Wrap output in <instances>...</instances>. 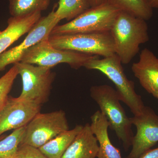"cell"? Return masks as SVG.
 <instances>
[{"label": "cell", "mask_w": 158, "mask_h": 158, "mask_svg": "<svg viewBox=\"0 0 158 158\" xmlns=\"http://www.w3.org/2000/svg\"><path fill=\"white\" fill-rule=\"evenodd\" d=\"M115 54L122 64H127L140 50L141 44L149 40L146 21L120 11L110 31Z\"/></svg>", "instance_id": "obj_1"}, {"label": "cell", "mask_w": 158, "mask_h": 158, "mask_svg": "<svg viewBox=\"0 0 158 158\" xmlns=\"http://www.w3.org/2000/svg\"><path fill=\"white\" fill-rule=\"evenodd\" d=\"M90 95L107 119L110 129L115 132L127 151L131 147L134 136L132 124L120 104L118 92L110 85H96L90 88Z\"/></svg>", "instance_id": "obj_2"}, {"label": "cell", "mask_w": 158, "mask_h": 158, "mask_svg": "<svg viewBox=\"0 0 158 158\" xmlns=\"http://www.w3.org/2000/svg\"><path fill=\"white\" fill-rule=\"evenodd\" d=\"M99 56L85 63L84 67L101 72L116 86L120 101L129 108L134 116L141 113L144 107L141 96L136 93L135 83L127 78L120 59L116 54L100 59Z\"/></svg>", "instance_id": "obj_3"}, {"label": "cell", "mask_w": 158, "mask_h": 158, "mask_svg": "<svg viewBox=\"0 0 158 158\" xmlns=\"http://www.w3.org/2000/svg\"><path fill=\"white\" fill-rule=\"evenodd\" d=\"M120 11L107 1L88 10L66 23L57 25L51 35L110 32Z\"/></svg>", "instance_id": "obj_4"}, {"label": "cell", "mask_w": 158, "mask_h": 158, "mask_svg": "<svg viewBox=\"0 0 158 158\" xmlns=\"http://www.w3.org/2000/svg\"><path fill=\"white\" fill-rule=\"evenodd\" d=\"M48 41L54 48L106 57L115 54L110 32L50 35Z\"/></svg>", "instance_id": "obj_5"}, {"label": "cell", "mask_w": 158, "mask_h": 158, "mask_svg": "<svg viewBox=\"0 0 158 158\" xmlns=\"http://www.w3.org/2000/svg\"><path fill=\"white\" fill-rule=\"evenodd\" d=\"M98 56L67 50L54 48L48 38L43 40L29 49L23 55L20 62L52 68L58 64L66 63L77 69L88 61Z\"/></svg>", "instance_id": "obj_6"}, {"label": "cell", "mask_w": 158, "mask_h": 158, "mask_svg": "<svg viewBox=\"0 0 158 158\" xmlns=\"http://www.w3.org/2000/svg\"><path fill=\"white\" fill-rule=\"evenodd\" d=\"M14 64L22 80V91L19 98L41 106L48 101L55 78L52 68L21 62Z\"/></svg>", "instance_id": "obj_7"}, {"label": "cell", "mask_w": 158, "mask_h": 158, "mask_svg": "<svg viewBox=\"0 0 158 158\" xmlns=\"http://www.w3.org/2000/svg\"><path fill=\"white\" fill-rule=\"evenodd\" d=\"M69 130L68 121L63 110L39 113L26 126L20 144H27L39 148Z\"/></svg>", "instance_id": "obj_8"}, {"label": "cell", "mask_w": 158, "mask_h": 158, "mask_svg": "<svg viewBox=\"0 0 158 158\" xmlns=\"http://www.w3.org/2000/svg\"><path fill=\"white\" fill-rule=\"evenodd\" d=\"M55 11L54 8L47 16L40 18L22 42L0 55V71L4 70L8 65L20 62L23 55L29 49L48 38L60 22L56 16Z\"/></svg>", "instance_id": "obj_9"}, {"label": "cell", "mask_w": 158, "mask_h": 158, "mask_svg": "<svg viewBox=\"0 0 158 158\" xmlns=\"http://www.w3.org/2000/svg\"><path fill=\"white\" fill-rule=\"evenodd\" d=\"M137 132L134 136L132 149L126 158H139L158 142V115L144 106L141 113L130 118Z\"/></svg>", "instance_id": "obj_10"}, {"label": "cell", "mask_w": 158, "mask_h": 158, "mask_svg": "<svg viewBox=\"0 0 158 158\" xmlns=\"http://www.w3.org/2000/svg\"><path fill=\"white\" fill-rule=\"evenodd\" d=\"M41 105L17 98L9 97L0 111V136L10 130L25 127L40 113Z\"/></svg>", "instance_id": "obj_11"}, {"label": "cell", "mask_w": 158, "mask_h": 158, "mask_svg": "<svg viewBox=\"0 0 158 158\" xmlns=\"http://www.w3.org/2000/svg\"><path fill=\"white\" fill-rule=\"evenodd\" d=\"M132 71L141 86L158 99V58L148 48L143 49Z\"/></svg>", "instance_id": "obj_12"}, {"label": "cell", "mask_w": 158, "mask_h": 158, "mask_svg": "<svg viewBox=\"0 0 158 158\" xmlns=\"http://www.w3.org/2000/svg\"><path fill=\"white\" fill-rule=\"evenodd\" d=\"M41 11L20 17L9 18L8 26L0 31V55L25 34L28 33L41 17Z\"/></svg>", "instance_id": "obj_13"}, {"label": "cell", "mask_w": 158, "mask_h": 158, "mask_svg": "<svg viewBox=\"0 0 158 158\" xmlns=\"http://www.w3.org/2000/svg\"><path fill=\"white\" fill-rule=\"evenodd\" d=\"M99 150L97 139L89 123L83 126L61 158H96Z\"/></svg>", "instance_id": "obj_14"}, {"label": "cell", "mask_w": 158, "mask_h": 158, "mask_svg": "<svg viewBox=\"0 0 158 158\" xmlns=\"http://www.w3.org/2000/svg\"><path fill=\"white\" fill-rule=\"evenodd\" d=\"M90 128L97 139L99 150L97 158H122L120 150L112 144L109 138L110 124L103 113L98 110L90 117Z\"/></svg>", "instance_id": "obj_15"}, {"label": "cell", "mask_w": 158, "mask_h": 158, "mask_svg": "<svg viewBox=\"0 0 158 158\" xmlns=\"http://www.w3.org/2000/svg\"><path fill=\"white\" fill-rule=\"evenodd\" d=\"M83 127V126L77 125L73 129L61 133L40 148L39 149L48 158H62Z\"/></svg>", "instance_id": "obj_16"}, {"label": "cell", "mask_w": 158, "mask_h": 158, "mask_svg": "<svg viewBox=\"0 0 158 158\" xmlns=\"http://www.w3.org/2000/svg\"><path fill=\"white\" fill-rule=\"evenodd\" d=\"M11 17L27 16L36 11L46 10L51 0H8Z\"/></svg>", "instance_id": "obj_17"}, {"label": "cell", "mask_w": 158, "mask_h": 158, "mask_svg": "<svg viewBox=\"0 0 158 158\" xmlns=\"http://www.w3.org/2000/svg\"><path fill=\"white\" fill-rule=\"evenodd\" d=\"M122 11H125L136 17L148 20L153 15V9L145 0H106Z\"/></svg>", "instance_id": "obj_18"}, {"label": "cell", "mask_w": 158, "mask_h": 158, "mask_svg": "<svg viewBox=\"0 0 158 158\" xmlns=\"http://www.w3.org/2000/svg\"><path fill=\"white\" fill-rule=\"evenodd\" d=\"M90 8L88 0H59L55 13L60 21H70Z\"/></svg>", "instance_id": "obj_19"}, {"label": "cell", "mask_w": 158, "mask_h": 158, "mask_svg": "<svg viewBox=\"0 0 158 158\" xmlns=\"http://www.w3.org/2000/svg\"><path fill=\"white\" fill-rule=\"evenodd\" d=\"M26 127L14 130L0 140V158H14L23 138Z\"/></svg>", "instance_id": "obj_20"}, {"label": "cell", "mask_w": 158, "mask_h": 158, "mask_svg": "<svg viewBox=\"0 0 158 158\" xmlns=\"http://www.w3.org/2000/svg\"><path fill=\"white\" fill-rule=\"evenodd\" d=\"M19 75L16 65H14L5 75L0 78V111L9 98L15 80Z\"/></svg>", "instance_id": "obj_21"}, {"label": "cell", "mask_w": 158, "mask_h": 158, "mask_svg": "<svg viewBox=\"0 0 158 158\" xmlns=\"http://www.w3.org/2000/svg\"><path fill=\"white\" fill-rule=\"evenodd\" d=\"M13 158H48L39 148L27 144H20Z\"/></svg>", "instance_id": "obj_22"}, {"label": "cell", "mask_w": 158, "mask_h": 158, "mask_svg": "<svg viewBox=\"0 0 158 158\" xmlns=\"http://www.w3.org/2000/svg\"><path fill=\"white\" fill-rule=\"evenodd\" d=\"M139 158H158V148L155 149L148 150Z\"/></svg>", "instance_id": "obj_23"}, {"label": "cell", "mask_w": 158, "mask_h": 158, "mask_svg": "<svg viewBox=\"0 0 158 158\" xmlns=\"http://www.w3.org/2000/svg\"><path fill=\"white\" fill-rule=\"evenodd\" d=\"M90 7H95L105 2L106 0H88Z\"/></svg>", "instance_id": "obj_24"}, {"label": "cell", "mask_w": 158, "mask_h": 158, "mask_svg": "<svg viewBox=\"0 0 158 158\" xmlns=\"http://www.w3.org/2000/svg\"><path fill=\"white\" fill-rule=\"evenodd\" d=\"M148 5L153 9H158V0H145Z\"/></svg>", "instance_id": "obj_25"}, {"label": "cell", "mask_w": 158, "mask_h": 158, "mask_svg": "<svg viewBox=\"0 0 158 158\" xmlns=\"http://www.w3.org/2000/svg\"><path fill=\"white\" fill-rule=\"evenodd\" d=\"M6 136V135H5V134H4V135H2L0 136V140H2V139L3 138H5Z\"/></svg>", "instance_id": "obj_26"}]
</instances>
